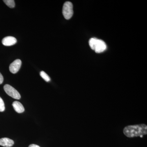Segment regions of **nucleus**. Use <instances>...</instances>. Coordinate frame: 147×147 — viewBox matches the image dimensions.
I'll use <instances>...</instances> for the list:
<instances>
[{"label": "nucleus", "mask_w": 147, "mask_h": 147, "mask_svg": "<svg viewBox=\"0 0 147 147\" xmlns=\"http://www.w3.org/2000/svg\"><path fill=\"white\" fill-rule=\"evenodd\" d=\"M63 14L66 19H70L73 16V5L70 2H66L64 4L62 10Z\"/></svg>", "instance_id": "nucleus-3"}, {"label": "nucleus", "mask_w": 147, "mask_h": 147, "mask_svg": "<svg viewBox=\"0 0 147 147\" xmlns=\"http://www.w3.org/2000/svg\"><path fill=\"white\" fill-rule=\"evenodd\" d=\"M4 2L6 5L10 8H13L15 7V4L14 1L13 0H4Z\"/></svg>", "instance_id": "nucleus-9"}, {"label": "nucleus", "mask_w": 147, "mask_h": 147, "mask_svg": "<svg viewBox=\"0 0 147 147\" xmlns=\"http://www.w3.org/2000/svg\"><path fill=\"white\" fill-rule=\"evenodd\" d=\"M124 134L127 137H140L147 134V126L145 124L128 125L124 128Z\"/></svg>", "instance_id": "nucleus-1"}, {"label": "nucleus", "mask_w": 147, "mask_h": 147, "mask_svg": "<svg viewBox=\"0 0 147 147\" xmlns=\"http://www.w3.org/2000/svg\"><path fill=\"white\" fill-rule=\"evenodd\" d=\"M89 45L92 50L97 53H102L107 48L106 44L103 40L94 38L90 40Z\"/></svg>", "instance_id": "nucleus-2"}, {"label": "nucleus", "mask_w": 147, "mask_h": 147, "mask_svg": "<svg viewBox=\"0 0 147 147\" xmlns=\"http://www.w3.org/2000/svg\"><path fill=\"white\" fill-rule=\"evenodd\" d=\"M29 147H40L39 146H38V145H36V144H31L29 146Z\"/></svg>", "instance_id": "nucleus-13"}, {"label": "nucleus", "mask_w": 147, "mask_h": 147, "mask_svg": "<svg viewBox=\"0 0 147 147\" xmlns=\"http://www.w3.org/2000/svg\"><path fill=\"white\" fill-rule=\"evenodd\" d=\"M12 106H13L14 110L18 113H24L25 111V108H24V106L21 102H18V101H14L12 103Z\"/></svg>", "instance_id": "nucleus-8"}, {"label": "nucleus", "mask_w": 147, "mask_h": 147, "mask_svg": "<svg viewBox=\"0 0 147 147\" xmlns=\"http://www.w3.org/2000/svg\"><path fill=\"white\" fill-rule=\"evenodd\" d=\"M17 42V40L13 36H7L4 38L2 42L5 46H10L14 45Z\"/></svg>", "instance_id": "nucleus-6"}, {"label": "nucleus", "mask_w": 147, "mask_h": 147, "mask_svg": "<svg viewBox=\"0 0 147 147\" xmlns=\"http://www.w3.org/2000/svg\"><path fill=\"white\" fill-rule=\"evenodd\" d=\"M5 110L4 102L2 98L0 97V112H3Z\"/></svg>", "instance_id": "nucleus-11"}, {"label": "nucleus", "mask_w": 147, "mask_h": 147, "mask_svg": "<svg viewBox=\"0 0 147 147\" xmlns=\"http://www.w3.org/2000/svg\"><path fill=\"white\" fill-rule=\"evenodd\" d=\"M14 144V142L8 138H3L0 139V146L5 147L12 146Z\"/></svg>", "instance_id": "nucleus-7"}, {"label": "nucleus", "mask_w": 147, "mask_h": 147, "mask_svg": "<svg viewBox=\"0 0 147 147\" xmlns=\"http://www.w3.org/2000/svg\"><path fill=\"white\" fill-rule=\"evenodd\" d=\"M3 75H2L0 73V84H2L3 82Z\"/></svg>", "instance_id": "nucleus-12"}, {"label": "nucleus", "mask_w": 147, "mask_h": 147, "mask_svg": "<svg viewBox=\"0 0 147 147\" xmlns=\"http://www.w3.org/2000/svg\"><path fill=\"white\" fill-rule=\"evenodd\" d=\"M21 64L22 62L21 60L16 59L9 66V71L13 74L17 73L21 68Z\"/></svg>", "instance_id": "nucleus-5"}, {"label": "nucleus", "mask_w": 147, "mask_h": 147, "mask_svg": "<svg viewBox=\"0 0 147 147\" xmlns=\"http://www.w3.org/2000/svg\"><path fill=\"white\" fill-rule=\"evenodd\" d=\"M4 90L9 96L14 99H20L21 98V95L19 93L10 85L6 84L4 86Z\"/></svg>", "instance_id": "nucleus-4"}, {"label": "nucleus", "mask_w": 147, "mask_h": 147, "mask_svg": "<svg viewBox=\"0 0 147 147\" xmlns=\"http://www.w3.org/2000/svg\"><path fill=\"white\" fill-rule=\"evenodd\" d=\"M40 76H41V77L44 79L45 81L46 82H49L50 81V78L49 77V76L45 73V71H40Z\"/></svg>", "instance_id": "nucleus-10"}]
</instances>
